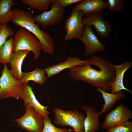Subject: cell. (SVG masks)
<instances>
[{
    "mask_svg": "<svg viewBox=\"0 0 132 132\" xmlns=\"http://www.w3.org/2000/svg\"><path fill=\"white\" fill-rule=\"evenodd\" d=\"M114 65L97 56H93L86 63L69 69L73 79L82 81L107 92L111 91L115 78Z\"/></svg>",
    "mask_w": 132,
    "mask_h": 132,
    "instance_id": "obj_1",
    "label": "cell"
},
{
    "mask_svg": "<svg viewBox=\"0 0 132 132\" xmlns=\"http://www.w3.org/2000/svg\"><path fill=\"white\" fill-rule=\"evenodd\" d=\"M13 14L11 21L19 27L25 28L34 35L39 40L41 50L47 54L54 53V43L50 35L39 28V25L35 23L34 17L29 11L19 8L13 10Z\"/></svg>",
    "mask_w": 132,
    "mask_h": 132,
    "instance_id": "obj_2",
    "label": "cell"
},
{
    "mask_svg": "<svg viewBox=\"0 0 132 132\" xmlns=\"http://www.w3.org/2000/svg\"><path fill=\"white\" fill-rule=\"evenodd\" d=\"M24 83L14 78L6 64H4L0 77V99L9 98L22 99Z\"/></svg>",
    "mask_w": 132,
    "mask_h": 132,
    "instance_id": "obj_3",
    "label": "cell"
},
{
    "mask_svg": "<svg viewBox=\"0 0 132 132\" xmlns=\"http://www.w3.org/2000/svg\"><path fill=\"white\" fill-rule=\"evenodd\" d=\"M14 53L25 50L31 51L34 54L33 60L38 59L40 55L41 48L37 39L27 30L19 29L13 38Z\"/></svg>",
    "mask_w": 132,
    "mask_h": 132,
    "instance_id": "obj_4",
    "label": "cell"
},
{
    "mask_svg": "<svg viewBox=\"0 0 132 132\" xmlns=\"http://www.w3.org/2000/svg\"><path fill=\"white\" fill-rule=\"evenodd\" d=\"M55 118L54 122L58 125L70 126L75 132H83L84 115L77 110H65L55 108L54 110Z\"/></svg>",
    "mask_w": 132,
    "mask_h": 132,
    "instance_id": "obj_5",
    "label": "cell"
},
{
    "mask_svg": "<svg viewBox=\"0 0 132 132\" xmlns=\"http://www.w3.org/2000/svg\"><path fill=\"white\" fill-rule=\"evenodd\" d=\"M44 118L30 106L25 107V113L21 117L14 120L22 129L28 132H41Z\"/></svg>",
    "mask_w": 132,
    "mask_h": 132,
    "instance_id": "obj_6",
    "label": "cell"
},
{
    "mask_svg": "<svg viewBox=\"0 0 132 132\" xmlns=\"http://www.w3.org/2000/svg\"><path fill=\"white\" fill-rule=\"evenodd\" d=\"M83 16L81 11L72 10L70 15L65 22L64 29L66 34L63 39L64 41L78 39L81 36L84 26Z\"/></svg>",
    "mask_w": 132,
    "mask_h": 132,
    "instance_id": "obj_7",
    "label": "cell"
},
{
    "mask_svg": "<svg viewBox=\"0 0 132 132\" xmlns=\"http://www.w3.org/2000/svg\"><path fill=\"white\" fill-rule=\"evenodd\" d=\"M51 9L34 17L35 22L42 27H46L61 22L64 20L65 9L55 1L51 4Z\"/></svg>",
    "mask_w": 132,
    "mask_h": 132,
    "instance_id": "obj_8",
    "label": "cell"
},
{
    "mask_svg": "<svg viewBox=\"0 0 132 132\" xmlns=\"http://www.w3.org/2000/svg\"><path fill=\"white\" fill-rule=\"evenodd\" d=\"M132 118L131 111L121 103L106 115L101 126L107 130Z\"/></svg>",
    "mask_w": 132,
    "mask_h": 132,
    "instance_id": "obj_9",
    "label": "cell"
},
{
    "mask_svg": "<svg viewBox=\"0 0 132 132\" xmlns=\"http://www.w3.org/2000/svg\"><path fill=\"white\" fill-rule=\"evenodd\" d=\"M84 44L85 55L94 54L96 52H101L106 48L105 45L98 39L94 33L91 26L84 25L81 34L78 38Z\"/></svg>",
    "mask_w": 132,
    "mask_h": 132,
    "instance_id": "obj_10",
    "label": "cell"
},
{
    "mask_svg": "<svg viewBox=\"0 0 132 132\" xmlns=\"http://www.w3.org/2000/svg\"><path fill=\"white\" fill-rule=\"evenodd\" d=\"M101 12L89 13L83 18L84 24L93 26L96 33L101 37L106 39L109 37L112 29L111 24L104 19Z\"/></svg>",
    "mask_w": 132,
    "mask_h": 132,
    "instance_id": "obj_11",
    "label": "cell"
},
{
    "mask_svg": "<svg viewBox=\"0 0 132 132\" xmlns=\"http://www.w3.org/2000/svg\"><path fill=\"white\" fill-rule=\"evenodd\" d=\"M22 99L23 101L25 107L30 106L40 113L44 118L48 117L49 112L47 110V106L42 105L36 99L32 87L28 83H24Z\"/></svg>",
    "mask_w": 132,
    "mask_h": 132,
    "instance_id": "obj_12",
    "label": "cell"
},
{
    "mask_svg": "<svg viewBox=\"0 0 132 132\" xmlns=\"http://www.w3.org/2000/svg\"><path fill=\"white\" fill-rule=\"evenodd\" d=\"M87 60H81L77 56H69L65 61L50 66L44 70L47 74V78L56 75L64 70L69 69L74 66L83 64L87 63Z\"/></svg>",
    "mask_w": 132,
    "mask_h": 132,
    "instance_id": "obj_13",
    "label": "cell"
},
{
    "mask_svg": "<svg viewBox=\"0 0 132 132\" xmlns=\"http://www.w3.org/2000/svg\"><path fill=\"white\" fill-rule=\"evenodd\" d=\"M132 66V62L129 61L124 62L120 65H114L115 76V79L111 85V93L115 94L122 90H124L131 93L132 92V91L125 87L123 83L124 74Z\"/></svg>",
    "mask_w": 132,
    "mask_h": 132,
    "instance_id": "obj_14",
    "label": "cell"
},
{
    "mask_svg": "<svg viewBox=\"0 0 132 132\" xmlns=\"http://www.w3.org/2000/svg\"><path fill=\"white\" fill-rule=\"evenodd\" d=\"M108 7L107 2L103 0H85L78 3L72 10L81 11L84 15H85L92 13L101 12L107 9Z\"/></svg>",
    "mask_w": 132,
    "mask_h": 132,
    "instance_id": "obj_15",
    "label": "cell"
},
{
    "mask_svg": "<svg viewBox=\"0 0 132 132\" xmlns=\"http://www.w3.org/2000/svg\"><path fill=\"white\" fill-rule=\"evenodd\" d=\"M81 108L85 110L87 114L84 121L83 132H96L100 127L99 118L100 115L91 107L84 105Z\"/></svg>",
    "mask_w": 132,
    "mask_h": 132,
    "instance_id": "obj_16",
    "label": "cell"
},
{
    "mask_svg": "<svg viewBox=\"0 0 132 132\" xmlns=\"http://www.w3.org/2000/svg\"><path fill=\"white\" fill-rule=\"evenodd\" d=\"M30 51L25 50L14 53L12 58L10 62V72L15 79L20 80L23 72L22 68L23 61Z\"/></svg>",
    "mask_w": 132,
    "mask_h": 132,
    "instance_id": "obj_17",
    "label": "cell"
},
{
    "mask_svg": "<svg viewBox=\"0 0 132 132\" xmlns=\"http://www.w3.org/2000/svg\"><path fill=\"white\" fill-rule=\"evenodd\" d=\"M96 90L102 95V98L105 101L102 109L99 112L100 115L111 109L118 100L126 97L122 90L112 94L107 92L99 87L97 88Z\"/></svg>",
    "mask_w": 132,
    "mask_h": 132,
    "instance_id": "obj_18",
    "label": "cell"
},
{
    "mask_svg": "<svg viewBox=\"0 0 132 132\" xmlns=\"http://www.w3.org/2000/svg\"><path fill=\"white\" fill-rule=\"evenodd\" d=\"M45 73L44 69L36 67L32 71L23 72L20 81L24 83H28L30 81H32L41 85H43L47 81V78Z\"/></svg>",
    "mask_w": 132,
    "mask_h": 132,
    "instance_id": "obj_19",
    "label": "cell"
},
{
    "mask_svg": "<svg viewBox=\"0 0 132 132\" xmlns=\"http://www.w3.org/2000/svg\"><path fill=\"white\" fill-rule=\"evenodd\" d=\"M14 4L12 0H0V24L11 21L13 13L11 8Z\"/></svg>",
    "mask_w": 132,
    "mask_h": 132,
    "instance_id": "obj_20",
    "label": "cell"
},
{
    "mask_svg": "<svg viewBox=\"0 0 132 132\" xmlns=\"http://www.w3.org/2000/svg\"><path fill=\"white\" fill-rule=\"evenodd\" d=\"M14 53L13 38H11L0 48V64L7 65L10 63Z\"/></svg>",
    "mask_w": 132,
    "mask_h": 132,
    "instance_id": "obj_21",
    "label": "cell"
},
{
    "mask_svg": "<svg viewBox=\"0 0 132 132\" xmlns=\"http://www.w3.org/2000/svg\"><path fill=\"white\" fill-rule=\"evenodd\" d=\"M55 0H21L20 1L24 4L31 8L39 11H46L50 5Z\"/></svg>",
    "mask_w": 132,
    "mask_h": 132,
    "instance_id": "obj_22",
    "label": "cell"
},
{
    "mask_svg": "<svg viewBox=\"0 0 132 132\" xmlns=\"http://www.w3.org/2000/svg\"><path fill=\"white\" fill-rule=\"evenodd\" d=\"M14 32L6 24H0V48L4 44L9 37L13 36Z\"/></svg>",
    "mask_w": 132,
    "mask_h": 132,
    "instance_id": "obj_23",
    "label": "cell"
},
{
    "mask_svg": "<svg viewBox=\"0 0 132 132\" xmlns=\"http://www.w3.org/2000/svg\"><path fill=\"white\" fill-rule=\"evenodd\" d=\"M107 132H132V122L128 121L107 130Z\"/></svg>",
    "mask_w": 132,
    "mask_h": 132,
    "instance_id": "obj_24",
    "label": "cell"
},
{
    "mask_svg": "<svg viewBox=\"0 0 132 132\" xmlns=\"http://www.w3.org/2000/svg\"><path fill=\"white\" fill-rule=\"evenodd\" d=\"M68 130L55 127L52 123L51 119L48 117L44 118V126L41 132H65Z\"/></svg>",
    "mask_w": 132,
    "mask_h": 132,
    "instance_id": "obj_25",
    "label": "cell"
},
{
    "mask_svg": "<svg viewBox=\"0 0 132 132\" xmlns=\"http://www.w3.org/2000/svg\"><path fill=\"white\" fill-rule=\"evenodd\" d=\"M107 2L108 4L107 9L113 12H119L123 10V0H108Z\"/></svg>",
    "mask_w": 132,
    "mask_h": 132,
    "instance_id": "obj_26",
    "label": "cell"
},
{
    "mask_svg": "<svg viewBox=\"0 0 132 132\" xmlns=\"http://www.w3.org/2000/svg\"><path fill=\"white\" fill-rule=\"evenodd\" d=\"M83 0H55V1L62 8L65 9L67 6L73 4L78 3Z\"/></svg>",
    "mask_w": 132,
    "mask_h": 132,
    "instance_id": "obj_27",
    "label": "cell"
},
{
    "mask_svg": "<svg viewBox=\"0 0 132 132\" xmlns=\"http://www.w3.org/2000/svg\"><path fill=\"white\" fill-rule=\"evenodd\" d=\"M74 131V130H72L71 129H68V130L65 131V132H71V131Z\"/></svg>",
    "mask_w": 132,
    "mask_h": 132,
    "instance_id": "obj_28",
    "label": "cell"
},
{
    "mask_svg": "<svg viewBox=\"0 0 132 132\" xmlns=\"http://www.w3.org/2000/svg\"></svg>",
    "mask_w": 132,
    "mask_h": 132,
    "instance_id": "obj_29",
    "label": "cell"
},
{
    "mask_svg": "<svg viewBox=\"0 0 132 132\" xmlns=\"http://www.w3.org/2000/svg\"></svg>",
    "mask_w": 132,
    "mask_h": 132,
    "instance_id": "obj_30",
    "label": "cell"
}]
</instances>
